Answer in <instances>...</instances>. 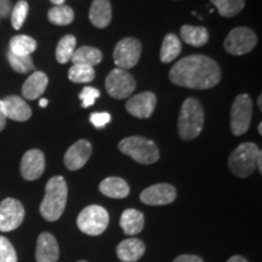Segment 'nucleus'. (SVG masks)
I'll return each instance as SVG.
<instances>
[{
    "mask_svg": "<svg viewBox=\"0 0 262 262\" xmlns=\"http://www.w3.org/2000/svg\"><path fill=\"white\" fill-rule=\"evenodd\" d=\"M169 78L179 86L206 90L220 83L221 70L212 58L204 55H192L173 64Z\"/></svg>",
    "mask_w": 262,
    "mask_h": 262,
    "instance_id": "f257e3e1",
    "label": "nucleus"
},
{
    "mask_svg": "<svg viewBox=\"0 0 262 262\" xmlns=\"http://www.w3.org/2000/svg\"><path fill=\"white\" fill-rule=\"evenodd\" d=\"M68 187L62 176H54L45 187V195L40 204V214L47 221H57L67 204Z\"/></svg>",
    "mask_w": 262,
    "mask_h": 262,
    "instance_id": "f03ea898",
    "label": "nucleus"
},
{
    "mask_svg": "<svg viewBox=\"0 0 262 262\" xmlns=\"http://www.w3.org/2000/svg\"><path fill=\"white\" fill-rule=\"evenodd\" d=\"M261 150L253 142H245L238 146L228 158V166L231 171L238 178L245 179L250 176L258 168L261 172Z\"/></svg>",
    "mask_w": 262,
    "mask_h": 262,
    "instance_id": "7ed1b4c3",
    "label": "nucleus"
},
{
    "mask_svg": "<svg viewBox=\"0 0 262 262\" xmlns=\"http://www.w3.org/2000/svg\"><path fill=\"white\" fill-rule=\"evenodd\" d=\"M204 126V111L201 102L189 97L182 103L179 116V134L181 139L189 141L195 139Z\"/></svg>",
    "mask_w": 262,
    "mask_h": 262,
    "instance_id": "20e7f679",
    "label": "nucleus"
},
{
    "mask_svg": "<svg viewBox=\"0 0 262 262\" xmlns=\"http://www.w3.org/2000/svg\"><path fill=\"white\" fill-rule=\"evenodd\" d=\"M119 149L140 164H153L158 162L159 149L152 140L141 136H130L119 142Z\"/></svg>",
    "mask_w": 262,
    "mask_h": 262,
    "instance_id": "39448f33",
    "label": "nucleus"
},
{
    "mask_svg": "<svg viewBox=\"0 0 262 262\" xmlns=\"http://www.w3.org/2000/svg\"><path fill=\"white\" fill-rule=\"evenodd\" d=\"M110 224V215L100 205H89L78 215L77 226L88 235H100L106 231Z\"/></svg>",
    "mask_w": 262,
    "mask_h": 262,
    "instance_id": "423d86ee",
    "label": "nucleus"
},
{
    "mask_svg": "<svg viewBox=\"0 0 262 262\" xmlns=\"http://www.w3.org/2000/svg\"><path fill=\"white\" fill-rule=\"evenodd\" d=\"M253 102L247 94L238 95L234 98L231 110V129L235 136H242L247 133L251 122Z\"/></svg>",
    "mask_w": 262,
    "mask_h": 262,
    "instance_id": "0eeeda50",
    "label": "nucleus"
},
{
    "mask_svg": "<svg viewBox=\"0 0 262 262\" xmlns=\"http://www.w3.org/2000/svg\"><path fill=\"white\" fill-rule=\"evenodd\" d=\"M257 44L256 34L247 27H237L229 32L225 40V50L234 56L248 54Z\"/></svg>",
    "mask_w": 262,
    "mask_h": 262,
    "instance_id": "6e6552de",
    "label": "nucleus"
},
{
    "mask_svg": "<svg viewBox=\"0 0 262 262\" xmlns=\"http://www.w3.org/2000/svg\"><path fill=\"white\" fill-rule=\"evenodd\" d=\"M142 45L135 38H124L118 41L113 52L114 63L120 70H130L135 67L140 60Z\"/></svg>",
    "mask_w": 262,
    "mask_h": 262,
    "instance_id": "1a4fd4ad",
    "label": "nucleus"
},
{
    "mask_svg": "<svg viewBox=\"0 0 262 262\" xmlns=\"http://www.w3.org/2000/svg\"><path fill=\"white\" fill-rule=\"evenodd\" d=\"M136 88V81L129 72L116 68L107 75L106 89L113 98L123 100L129 97Z\"/></svg>",
    "mask_w": 262,
    "mask_h": 262,
    "instance_id": "9d476101",
    "label": "nucleus"
},
{
    "mask_svg": "<svg viewBox=\"0 0 262 262\" xmlns=\"http://www.w3.org/2000/svg\"><path fill=\"white\" fill-rule=\"evenodd\" d=\"M25 220V208L14 198H6L0 203V232H11L18 228Z\"/></svg>",
    "mask_w": 262,
    "mask_h": 262,
    "instance_id": "9b49d317",
    "label": "nucleus"
},
{
    "mask_svg": "<svg viewBox=\"0 0 262 262\" xmlns=\"http://www.w3.org/2000/svg\"><path fill=\"white\" fill-rule=\"evenodd\" d=\"M176 188L169 183H157L140 194V199L147 205H168L176 199Z\"/></svg>",
    "mask_w": 262,
    "mask_h": 262,
    "instance_id": "f8f14e48",
    "label": "nucleus"
},
{
    "mask_svg": "<svg viewBox=\"0 0 262 262\" xmlns=\"http://www.w3.org/2000/svg\"><path fill=\"white\" fill-rule=\"evenodd\" d=\"M93 153V146L88 140H79L72 145L66 152L63 162L66 168L71 171L79 170L89 160Z\"/></svg>",
    "mask_w": 262,
    "mask_h": 262,
    "instance_id": "ddd939ff",
    "label": "nucleus"
},
{
    "mask_svg": "<svg viewBox=\"0 0 262 262\" xmlns=\"http://www.w3.org/2000/svg\"><path fill=\"white\" fill-rule=\"evenodd\" d=\"M45 157L39 149H29L21 160V175L27 181L38 180L44 173Z\"/></svg>",
    "mask_w": 262,
    "mask_h": 262,
    "instance_id": "4468645a",
    "label": "nucleus"
},
{
    "mask_svg": "<svg viewBox=\"0 0 262 262\" xmlns=\"http://www.w3.org/2000/svg\"><path fill=\"white\" fill-rule=\"evenodd\" d=\"M157 106V96L150 91L135 95L126 102V110L131 116L145 119L153 114Z\"/></svg>",
    "mask_w": 262,
    "mask_h": 262,
    "instance_id": "2eb2a0df",
    "label": "nucleus"
},
{
    "mask_svg": "<svg viewBox=\"0 0 262 262\" xmlns=\"http://www.w3.org/2000/svg\"><path fill=\"white\" fill-rule=\"evenodd\" d=\"M2 107L5 117L15 122H26L32 116V110L28 103H26L24 98L16 95L5 97L2 101Z\"/></svg>",
    "mask_w": 262,
    "mask_h": 262,
    "instance_id": "dca6fc26",
    "label": "nucleus"
},
{
    "mask_svg": "<svg viewBox=\"0 0 262 262\" xmlns=\"http://www.w3.org/2000/svg\"><path fill=\"white\" fill-rule=\"evenodd\" d=\"M60 257V248H58L56 238L49 232H44L38 237L35 260L37 262H57Z\"/></svg>",
    "mask_w": 262,
    "mask_h": 262,
    "instance_id": "f3484780",
    "label": "nucleus"
},
{
    "mask_svg": "<svg viewBox=\"0 0 262 262\" xmlns=\"http://www.w3.org/2000/svg\"><path fill=\"white\" fill-rule=\"evenodd\" d=\"M146 245L141 239L129 238L117 247V256L122 262H136L145 255Z\"/></svg>",
    "mask_w": 262,
    "mask_h": 262,
    "instance_id": "a211bd4d",
    "label": "nucleus"
},
{
    "mask_svg": "<svg viewBox=\"0 0 262 262\" xmlns=\"http://www.w3.org/2000/svg\"><path fill=\"white\" fill-rule=\"evenodd\" d=\"M89 18L95 27L106 28L112 19V6L110 0H94L90 6Z\"/></svg>",
    "mask_w": 262,
    "mask_h": 262,
    "instance_id": "6ab92c4d",
    "label": "nucleus"
},
{
    "mask_svg": "<svg viewBox=\"0 0 262 262\" xmlns=\"http://www.w3.org/2000/svg\"><path fill=\"white\" fill-rule=\"evenodd\" d=\"M49 84V79L47 74L42 72H34L28 77L22 86V95L27 100H35L40 97L45 93Z\"/></svg>",
    "mask_w": 262,
    "mask_h": 262,
    "instance_id": "aec40b11",
    "label": "nucleus"
},
{
    "mask_svg": "<svg viewBox=\"0 0 262 262\" xmlns=\"http://www.w3.org/2000/svg\"><path fill=\"white\" fill-rule=\"evenodd\" d=\"M100 191L103 195L113 199H123L126 198L130 193V187L125 180L111 176V178L104 179L100 183Z\"/></svg>",
    "mask_w": 262,
    "mask_h": 262,
    "instance_id": "412c9836",
    "label": "nucleus"
},
{
    "mask_svg": "<svg viewBox=\"0 0 262 262\" xmlns=\"http://www.w3.org/2000/svg\"><path fill=\"white\" fill-rule=\"evenodd\" d=\"M145 226V216L136 209H126L120 216V227L127 235L140 233Z\"/></svg>",
    "mask_w": 262,
    "mask_h": 262,
    "instance_id": "4be33fe9",
    "label": "nucleus"
},
{
    "mask_svg": "<svg viewBox=\"0 0 262 262\" xmlns=\"http://www.w3.org/2000/svg\"><path fill=\"white\" fill-rule=\"evenodd\" d=\"M181 50L182 45L178 35L169 33L164 38L162 49H160V61L164 63H170L179 56Z\"/></svg>",
    "mask_w": 262,
    "mask_h": 262,
    "instance_id": "5701e85b",
    "label": "nucleus"
},
{
    "mask_svg": "<svg viewBox=\"0 0 262 262\" xmlns=\"http://www.w3.org/2000/svg\"><path fill=\"white\" fill-rule=\"evenodd\" d=\"M183 41L192 47H203L209 40V32L204 27H194V26H182L180 31Z\"/></svg>",
    "mask_w": 262,
    "mask_h": 262,
    "instance_id": "b1692460",
    "label": "nucleus"
},
{
    "mask_svg": "<svg viewBox=\"0 0 262 262\" xmlns=\"http://www.w3.org/2000/svg\"><path fill=\"white\" fill-rule=\"evenodd\" d=\"M102 52L96 48L91 47H81L78 50L74 51L73 56L71 60L73 61V64H85L94 67L102 61Z\"/></svg>",
    "mask_w": 262,
    "mask_h": 262,
    "instance_id": "393cba45",
    "label": "nucleus"
},
{
    "mask_svg": "<svg viewBox=\"0 0 262 262\" xmlns=\"http://www.w3.org/2000/svg\"><path fill=\"white\" fill-rule=\"evenodd\" d=\"M37 49V41L28 35H15L10 40V52L19 56H31Z\"/></svg>",
    "mask_w": 262,
    "mask_h": 262,
    "instance_id": "a878e982",
    "label": "nucleus"
},
{
    "mask_svg": "<svg viewBox=\"0 0 262 262\" xmlns=\"http://www.w3.org/2000/svg\"><path fill=\"white\" fill-rule=\"evenodd\" d=\"M48 18L52 25L67 26L71 25L74 19V11L67 5L54 6L49 10Z\"/></svg>",
    "mask_w": 262,
    "mask_h": 262,
    "instance_id": "bb28decb",
    "label": "nucleus"
},
{
    "mask_svg": "<svg viewBox=\"0 0 262 262\" xmlns=\"http://www.w3.org/2000/svg\"><path fill=\"white\" fill-rule=\"evenodd\" d=\"M75 45H77V39L74 35L67 34L58 41L56 48V60L58 63L64 64L68 61H71L75 51Z\"/></svg>",
    "mask_w": 262,
    "mask_h": 262,
    "instance_id": "cd10ccee",
    "label": "nucleus"
},
{
    "mask_svg": "<svg viewBox=\"0 0 262 262\" xmlns=\"http://www.w3.org/2000/svg\"><path fill=\"white\" fill-rule=\"evenodd\" d=\"M222 17H233L245 6V0H210Z\"/></svg>",
    "mask_w": 262,
    "mask_h": 262,
    "instance_id": "c85d7f7f",
    "label": "nucleus"
},
{
    "mask_svg": "<svg viewBox=\"0 0 262 262\" xmlns=\"http://www.w3.org/2000/svg\"><path fill=\"white\" fill-rule=\"evenodd\" d=\"M68 78L73 83H90L95 79V70L90 66L73 64L68 72Z\"/></svg>",
    "mask_w": 262,
    "mask_h": 262,
    "instance_id": "c756f323",
    "label": "nucleus"
},
{
    "mask_svg": "<svg viewBox=\"0 0 262 262\" xmlns=\"http://www.w3.org/2000/svg\"><path fill=\"white\" fill-rule=\"evenodd\" d=\"M29 11V5L26 0H19V2L16 3V4L12 6L11 10V25L14 29L18 31L21 29L22 26H24L26 18H27Z\"/></svg>",
    "mask_w": 262,
    "mask_h": 262,
    "instance_id": "7c9ffc66",
    "label": "nucleus"
},
{
    "mask_svg": "<svg viewBox=\"0 0 262 262\" xmlns=\"http://www.w3.org/2000/svg\"><path fill=\"white\" fill-rule=\"evenodd\" d=\"M8 60L11 68L17 73H28L34 70V64L31 56H19L12 52H8Z\"/></svg>",
    "mask_w": 262,
    "mask_h": 262,
    "instance_id": "2f4dec72",
    "label": "nucleus"
},
{
    "mask_svg": "<svg viewBox=\"0 0 262 262\" xmlns=\"http://www.w3.org/2000/svg\"><path fill=\"white\" fill-rule=\"evenodd\" d=\"M0 262H17V254L11 242L0 235Z\"/></svg>",
    "mask_w": 262,
    "mask_h": 262,
    "instance_id": "473e14b6",
    "label": "nucleus"
},
{
    "mask_svg": "<svg viewBox=\"0 0 262 262\" xmlns=\"http://www.w3.org/2000/svg\"><path fill=\"white\" fill-rule=\"evenodd\" d=\"M98 97H100V91L91 86H85L84 89L81 90V93L79 94V98L81 100V106L84 108L93 106L95 101H96Z\"/></svg>",
    "mask_w": 262,
    "mask_h": 262,
    "instance_id": "72a5a7b5",
    "label": "nucleus"
},
{
    "mask_svg": "<svg viewBox=\"0 0 262 262\" xmlns=\"http://www.w3.org/2000/svg\"><path fill=\"white\" fill-rule=\"evenodd\" d=\"M111 114L107 112H96L93 113L90 117V122L93 123V125L97 129H101V127H104L108 123L111 122Z\"/></svg>",
    "mask_w": 262,
    "mask_h": 262,
    "instance_id": "f704fd0d",
    "label": "nucleus"
},
{
    "mask_svg": "<svg viewBox=\"0 0 262 262\" xmlns=\"http://www.w3.org/2000/svg\"><path fill=\"white\" fill-rule=\"evenodd\" d=\"M12 10L11 0H0V18L9 17Z\"/></svg>",
    "mask_w": 262,
    "mask_h": 262,
    "instance_id": "c9c22d12",
    "label": "nucleus"
},
{
    "mask_svg": "<svg viewBox=\"0 0 262 262\" xmlns=\"http://www.w3.org/2000/svg\"><path fill=\"white\" fill-rule=\"evenodd\" d=\"M172 262H204V261H203L199 256H196V255L183 254L176 257Z\"/></svg>",
    "mask_w": 262,
    "mask_h": 262,
    "instance_id": "e433bc0d",
    "label": "nucleus"
},
{
    "mask_svg": "<svg viewBox=\"0 0 262 262\" xmlns=\"http://www.w3.org/2000/svg\"><path fill=\"white\" fill-rule=\"evenodd\" d=\"M6 119H8V118L5 117L4 111H3V107H2V100H0V131H3L5 129Z\"/></svg>",
    "mask_w": 262,
    "mask_h": 262,
    "instance_id": "4c0bfd02",
    "label": "nucleus"
},
{
    "mask_svg": "<svg viewBox=\"0 0 262 262\" xmlns=\"http://www.w3.org/2000/svg\"><path fill=\"white\" fill-rule=\"evenodd\" d=\"M227 262H248V260L245 257L241 256V255H234V256L228 258Z\"/></svg>",
    "mask_w": 262,
    "mask_h": 262,
    "instance_id": "58836bf2",
    "label": "nucleus"
},
{
    "mask_svg": "<svg viewBox=\"0 0 262 262\" xmlns=\"http://www.w3.org/2000/svg\"><path fill=\"white\" fill-rule=\"evenodd\" d=\"M50 2L52 3V4L54 5H56V6H58V5H63L64 4V2L66 0H50Z\"/></svg>",
    "mask_w": 262,
    "mask_h": 262,
    "instance_id": "ea45409f",
    "label": "nucleus"
},
{
    "mask_svg": "<svg viewBox=\"0 0 262 262\" xmlns=\"http://www.w3.org/2000/svg\"><path fill=\"white\" fill-rule=\"evenodd\" d=\"M39 106H40V107H47L48 106V100H47V98H41L40 102H39Z\"/></svg>",
    "mask_w": 262,
    "mask_h": 262,
    "instance_id": "a19ab883",
    "label": "nucleus"
},
{
    "mask_svg": "<svg viewBox=\"0 0 262 262\" xmlns=\"http://www.w3.org/2000/svg\"><path fill=\"white\" fill-rule=\"evenodd\" d=\"M261 95H260V96H258V100H257V103H258V108H261L262 106H261Z\"/></svg>",
    "mask_w": 262,
    "mask_h": 262,
    "instance_id": "79ce46f5",
    "label": "nucleus"
},
{
    "mask_svg": "<svg viewBox=\"0 0 262 262\" xmlns=\"http://www.w3.org/2000/svg\"><path fill=\"white\" fill-rule=\"evenodd\" d=\"M258 133L262 134V124H261V123L258 124Z\"/></svg>",
    "mask_w": 262,
    "mask_h": 262,
    "instance_id": "37998d69",
    "label": "nucleus"
},
{
    "mask_svg": "<svg viewBox=\"0 0 262 262\" xmlns=\"http://www.w3.org/2000/svg\"><path fill=\"white\" fill-rule=\"evenodd\" d=\"M78 262H88V261H85V260H80V261H78Z\"/></svg>",
    "mask_w": 262,
    "mask_h": 262,
    "instance_id": "c03bdc74",
    "label": "nucleus"
}]
</instances>
